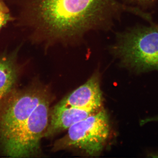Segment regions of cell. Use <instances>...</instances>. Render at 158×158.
Here are the masks:
<instances>
[{
  "label": "cell",
  "instance_id": "10",
  "mask_svg": "<svg viewBox=\"0 0 158 158\" xmlns=\"http://www.w3.org/2000/svg\"><path fill=\"white\" fill-rule=\"evenodd\" d=\"M127 2L137 4L139 6H145L154 4L157 0H126Z\"/></svg>",
  "mask_w": 158,
  "mask_h": 158
},
{
  "label": "cell",
  "instance_id": "1",
  "mask_svg": "<svg viewBox=\"0 0 158 158\" xmlns=\"http://www.w3.org/2000/svg\"><path fill=\"white\" fill-rule=\"evenodd\" d=\"M28 22L46 47L74 44L88 32L110 28L124 11L139 9L116 0H28Z\"/></svg>",
  "mask_w": 158,
  "mask_h": 158
},
{
  "label": "cell",
  "instance_id": "2",
  "mask_svg": "<svg viewBox=\"0 0 158 158\" xmlns=\"http://www.w3.org/2000/svg\"><path fill=\"white\" fill-rule=\"evenodd\" d=\"M111 50L134 70L158 72V26L136 27L119 33Z\"/></svg>",
  "mask_w": 158,
  "mask_h": 158
},
{
  "label": "cell",
  "instance_id": "3",
  "mask_svg": "<svg viewBox=\"0 0 158 158\" xmlns=\"http://www.w3.org/2000/svg\"><path fill=\"white\" fill-rule=\"evenodd\" d=\"M49 106V100L46 94L30 116L0 138L5 155L11 157L24 158L39 153L40 141L48 126Z\"/></svg>",
  "mask_w": 158,
  "mask_h": 158
},
{
  "label": "cell",
  "instance_id": "9",
  "mask_svg": "<svg viewBox=\"0 0 158 158\" xmlns=\"http://www.w3.org/2000/svg\"><path fill=\"white\" fill-rule=\"evenodd\" d=\"M13 20L10 14L8 12L0 11V29L9 21Z\"/></svg>",
  "mask_w": 158,
  "mask_h": 158
},
{
  "label": "cell",
  "instance_id": "11",
  "mask_svg": "<svg viewBox=\"0 0 158 158\" xmlns=\"http://www.w3.org/2000/svg\"><path fill=\"white\" fill-rule=\"evenodd\" d=\"M146 121L148 123H158V116L147 117Z\"/></svg>",
  "mask_w": 158,
  "mask_h": 158
},
{
  "label": "cell",
  "instance_id": "7",
  "mask_svg": "<svg viewBox=\"0 0 158 158\" xmlns=\"http://www.w3.org/2000/svg\"><path fill=\"white\" fill-rule=\"evenodd\" d=\"M99 110L74 107L58 104L52 110L50 121L46 130L44 137H51L62 131L68 130L74 124Z\"/></svg>",
  "mask_w": 158,
  "mask_h": 158
},
{
  "label": "cell",
  "instance_id": "12",
  "mask_svg": "<svg viewBox=\"0 0 158 158\" xmlns=\"http://www.w3.org/2000/svg\"><path fill=\"white\" fill-rule=\"evenodd\" d=\"M0 11L9 12V10L2 1L0 0Z\"/></svg>",
  "mask_w": 158,
  "mask_h": 158
},
{
  "label": "cell",
  "instance_id": "8",
  "mask_svg": "<svg viewBox=\"0 0 158 158\" xmlns=\"http://www.w3.org/2000/svg\"><path fill=\"white\" fill-rule=\"evenodd\" d=\"M17 52L0 56V108L14 88L18 77Z\"/></svg>",
  "mask_w": 158,
  "mask_h": 158
},
{
  "label": "cell",
  "instance_id": "4",
  "mask_svg": "<svg viewBox=\"0 0 158 158\" xmlns=\"http://www.w3.org/2000/svg\"><path fill=\"white\" fill-rule=\"evenodd\" d=\"M67 130V134L54 144V151L74 148L89 155L96 156L103 149L110 135L107 113L105 110H99Z\"/></svg>",
  "mask_w": 158,
  "mask_h": 158
},
{
  "label": "cell",
  "instance_id": "5",
  "mask_svg": "<svg viewBox=\"0 0 158 158\" xmlns=\"http://www.w3.org/2000/svg\"><path fill=\"white\" fill-rule=\"evenodd\" d=\"M46 94L38 88H31L13 95L0 115V138L28 117Z\"/></svg>",
  "mask_w": 158,
  "mask_h": 158
},
{
  "label": "cell",
  "instance_id": "6",
  "mask_svg": "<svg viewBox=\"0 0 158 158\" xmlns=\"http://www.w3.org/2000/svg\"><path fill=\"white\" fill-rule=\"evenodd\" d=\"M102 103V91L98 75L96 74L58 104L69 106L99 110L101 107Z\"/></svg>",
  "mask_w": 158,
  "mask_h": 158
}]
</instances>
